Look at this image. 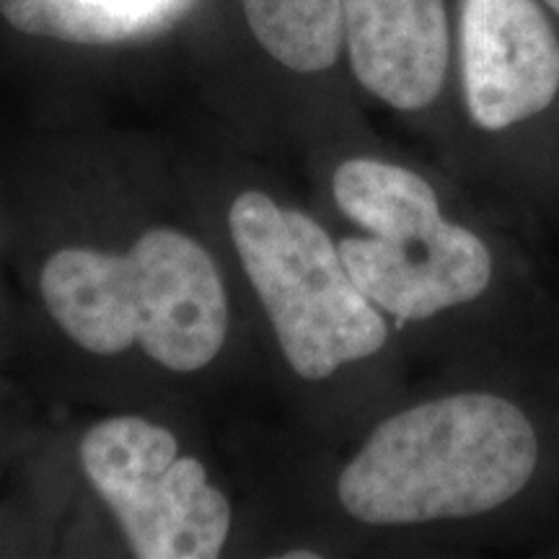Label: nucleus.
<instances>
[{"label":"nucleus","instance_id":"obj_1","mask_svg":"<svg viewBox=\"0 0 559 559\" xmlns=\"http://www.w3.org/2000/svg\"><path fill=\"white\" fill-rule=\"evenodd\" d=\"M539 464L519 404L469 391L383 419L340 474L337 498L368 526L472 519L513 500Z\"/></svg>","mask_w":559,"mask_h":559},{"label":"nucleus","instance_id":"obj_2","mask_svg":"<svg viewBox=\"0 0 559 559\" xmlns=\"http://www.w3.org/2000/svg\"><path fill=\"white\" fill-rule=\"evenodd\" d=\"M47 313L81 349L140 347L174 373L210 366L228 334V296L210 251L185 230L158 226L122 254L55 251L39 275Z\"/></svg>","mask_w":559,"mask_h":559},{"label":"nucleus","instance_id":"obj_3","mask_svg":"<svg viewBox=\"0 0 559 559\" xmlns=\"http://www.w3.org/2000/svg\"><path fill=\"white\" fill-rule=\"evenodd\" d=\"M342 215L366 236L342 239V262L373 306L402 321L477 300L492 280V254L469 228L443 218L419 174L376 158H349L332 179Z\"/></svg>","mask_w":559,"mask_h":559},{"label":"nucleus","instance_id":"obj_4","mask_svg":"<svg viewBox=\"0 0 559 559\" xmlns=\"http://www.w3.org/2000/svg\"><path fill=\"white\" fill-rule=\"evenodd\" d=\"M228 230L277 345L300 379L324 381L386 345L381 309L355 285L340 247L309 213L249 190L230 205Z\"/></svg>","mask_w":559,"mask_h":559},{"label":"nucleus","instance_id":"obj_5","mask_svg":"<svg viewBox=\"0 0 559 559\" xmlns=\"http://www.w3.org/2000/svg\"><path fill=\"white\" fill-rule=\"evenodd\" d=\"M81 466L140 559H213L234 510L202 461L181 456L169 428L109 417L81 438Z\"/></svg>","mask_w":559,"mask_h":559},{"label":"nucleus","instance_id":"obj_6","mask_svg":"<svg viewBox=\"0 0 559 559\" xmlns=\"http://www.w3.org/2000/svg\"><path fill=\"white\" fill-rule=\"evenodd\" d=\"M456 58L479 130L519 128L559 102V21L544 0H459Z\"/></svg>","mask_w":559,"mask_h":559},{"label":"nucleus","instance_id":"obj_7","mask_svg":"<svg viewBox=\"0 0 559 559\" xmlns=\"http://www.w3.org/2000/svg\"><path fill=\"white\" fill-rule=\"evenodd\" d=\"M355 81L396 111L432 107L449 83L456 29L449 0H342Z\"/></svg>","mask_w":559,"mask_h":559},{"label":"nucleus","instance_id":"obj_8","mask_svg":"<svg viewBox=\"0 0 559 559\" xmlns=\"http://www.w3.org/2000/svg\"><path fill=\"white\" fill-rule=\"evenodd\" d=\"M185 0H0L19 34L66 45H120L169 26Z\"/></svg>","mask_w":559,"mask_h":559},{"label":"nucleus","instance_id":"obj_9","mask_svg":"<svg viewBox=\"0 0 559 559\" xmlns=\"http://www.w3.org/2000/svg\"><path fill=\"white\" fill-rule=\"evenodd\" d=\"M257 45L293 73H324L345 50L342 0H241Z\"/></svg>","mask_w":559,"mask_h":559},{"label":"nucleus","instance_id":"obj_10","mask_svg":"<svg viewBox=\"0 0 559 559\" xmlns=\"http://www.w3.org/2000/svg\"><path fill=\"white\" fill-rule=\"evenodd\" d=\"M319 551H285V559H317Z\"/></svg>","mask_w":559,"mask_h":559}]
</instances>
